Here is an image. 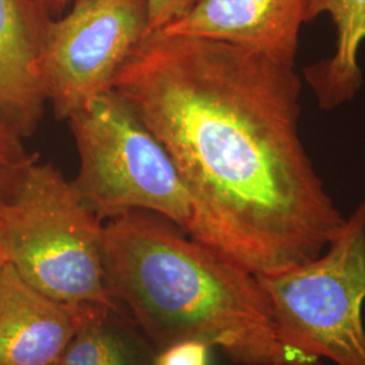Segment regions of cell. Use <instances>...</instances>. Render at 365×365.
Returning a JSON list of instances; mask_svg holds the SVG:
<instances>
[{
    "mask_svg": "<svg viewBox=\"0 0 365 365\" xmlns=\"http://www.w3.org/2000/svg\"><path fill=\"white\" fill-rule=\"evenodd\" d=\"M29 163V161H27ZM26 163V164H27ZM24 164V165H26ZM6 167V168H0V202L1 199L4 197V195L7 194V191L10 190L11 184H13L18 172L21 170V168L24 167Z\"/></svg>",
    "mask_w": 365,
    "mask_h": 365,
    "instance_id": "15",
    "label": "cell"
},
{
    "mask_svg": "<svg viewBox=\"0 0 365 365\" xmlns=\"http://www.w3.org/2000/svg\"><path fill=\"white\" fill-rule=\"evenodd\" d=\"M256 277L286 345L336 365H365V197L321 256Z\"/></svg>",
    "mask_w": 365,
    "mask_h": 365,
    "instance_id": "5",
    "label": "cell"
},
{
    "mask_svg": "<svg viewBox=\"0 0 365 365\" xmlns=\"http://www.w3.org/2000/svg\"><path fill=\"white\" fill-rule=\"evenodd\" d=\"M102 221L49 163L31 158L0 202V249L19 274L73 307L117 306L106 286Z\"/></svg>",
    "mask_w": 365,
    "mask_h": 365,
    "instance_id": "3",
    "label": "cell"
},
{
    "mask_svg": "<svg viewBox=\"0 0 365 365\" xmlns=\"http://www.w3.org/2000/svg\"><path fill=\"white\" fill-rule=\"evenodd\" d=\"M75 0H38L39 4L48 11V13H61L66 7L68 3Z\"/></svg>",
    "mask_w": 365,
    "mask_h": 365,
    "instance_id": "16",
    "label": "cell"
},
{
    "mask_svg": "<svg viewBox=\"0 0 365 365\" xmlns=\"http://www.w3.org/2000/svg\"><path fill=\"white\" fill-rule=\"evenodd\" d=\"M31 158L22 145V137L0 115V168L21 167Z\"/></svg>",
    "mask_w": 365,
    "mask_h": 365,
    "instance_id": "14",
    "label": "cell"
},
{
    "mask_svg": "<svg viewBox=\"0 0 365 365\" xmlns=\"http://www.w3.org/2000/svg\"><path fill=\"white\" fill-rule=\"evenodd\" d=\"M51 22L38 0H0V115L22 138L37 129L46 103L39 56Z\"/></svg>",
    "mask_w": 365,
    "mask_h": 365,
    "instance_id": "9",
    "label": "cell"
},
{
    "mask_svg": "<svg viewBox=\"0 0 365 365\" xmlns=\"http://www.w3.org/2000/svg\"><path fill=\"white\" fill-rule=\"evenodd\" d=\"M146 0H75L48 27L39 56L46 102L68 119L114 90L122 68L148 37Z\"/></svg>",
    "mask_w": 365,
    "mask_h": 365,
    "instance_id": "6",
    "label": "cell"
},
{
    "mask_svg": "<svg viewBox=\"0 0 365 365\" xmlns=\"http://www.w3.org/2000/svg\"><path fill=\"white\" fill-rule=\"evenodd\" d=\"M6 261V259H4V256H3V253H1V249H0V265L3 264Z\"/></svg>",
    "mask_w": 365,
    "mask_h": 365,
    "instance_id": "17",
    "label": "cell"
},
{
    "mask_svg": "<svg viewBox=\"0 0 365 365\" xmlns=\"http://www.w3.org/2000/svg\"><path fill=\"white\" fill-rule=\"evenodd\" d=\"M78 307L49 298L4 261L0 265V365L57 364L78 327Z\"/></svg>",
    "mask_w": 365,
    "mask_h": 365,
    "instance_id": "8",
    "label": "cell"
},
{
    "mask_svg": "<svg viewBox=\"0 0 365 365\" xmlns=\"http://www.w3.org/2000/svg\"><path fill=\"white\" fill-rule=\"evenodd\" d=\"M114 90L170 152L191 196L187 235L255 276L314 260L345 220L299 133L302 80L241 46L149 34Z\"/></svg>",
    "mask_w": 365,
    "mask_h": 365,
    "instance_id": "1",
    "label": "cell"
},
{
    "mask_svg": "<svg viewBox=\"0 0 365 365\" xmlns=\"http://www.w3.org/2000/svg\"><path fill=\"white\" fill-rule=\"evenodd\" d=\"M103 267L111 298L157 352L199 339L237 364L322 365L282 341L255 274L161 217L133 211L105 222Z\"/></svg>",
    "mask_w": 365,
    "mask_h": 365,
    "instance_id": "2",
    "label": "cell"
},
{
    "mask_svg": "<svg viewBox=\"0 0 365 365\" xmlns=\"http://www.w3.org/2000/svg\"><path fill=\"white\" fill-rule=\"evenodd\" d=\"M78 156L72 180L83 202L108 221L155 214L187 235L191 196L170 152L115 90L68 118Z\"/></svg>",
    "mask_w": 365,
    "mask_h": 365,
    "instance_id": "4",
    "label": "cell"
},
{
    "mask_svg": "<svg viewBox=\"0 0 365 365\" xmlns=\"http://www.w3.org/2000/svg\"><path fill=\"white\" fill-rule=\"evenodd\" d=\"M306 0H197L165 34L215 39L295 66Z\"/></svg>",
    "mask_w": 365,
    "mask_h": 365,
    "instance_id": "7",
    "label": "cell"
},
{
    "mask_svg": "<svg viewBox=\"0 0 365 365\" xmlns=\"http://www.w3.org/2000/svg\"><path fill=\"white\" fill-rule=\"evenodd\" d=\"M211 345L199 339H184L156 352L152 365H211Z\"/></svg>",
    "mask_w": 365,
    "mask_h": 365,
    "instance_id": "12",
    "label": "cell"
},
{
    "mask_svg": "<svg viewBox=\"0 0 365 365\" xmlns=\"http://www.w3.org/2000/svg\"><path fill=\"white\" fill-rule=\"evenodd\" d=\"M327 14L336 27V51L331 57L304 69L318 105L333 110L349 103L363 87L359 49L365 41V0H306L304 22Z\"/></svg>",
    "mask_w": 365,
    "mask_h": 365,
    "instance_id": "10",
    "label": "cell"
},
{
    "mask_svg": "<svg viewBox=\"0 0 365 365\" xmlns=\"http://www.w3.org/2000/svg\"><path fill=\"white\" fill-rule=\"evenodd\" d=\"M56 365H57V364H56Z\"/></svg>",
    "mask_w": 365,
    "mask_h": 365,
    "instance_id": "18",
    "label": "cell"
},
{
    "mask_svg": "<svg viewBox=\"0 0 365 365\" xmlns=\"http://www.w3.org/2000/svg\"><path fill=\"white\" fill-rule=\"evenodd\" d=\"M197 0H146L148 34L161 31L190 13Z\"/></svg>",
    "mask_w": 365,
    "mask_h": 365,
    "instance_id": "13",
    "label": "cell"
},
{
    "mask_svg": "<svg viewBox=\"0 0 365 365\" xmlns=\"http://www.w3.org/2000/svg\"><path fill=\"white\" fill-rule=\"evenodd\" d=\"M156 352L119 304H86L57 365H152Z\"/></svg>",
    "mask_w": 365,
    "mask_h": 365,
    "instance_id": "11",
    "label": "cell"
}]
</instances>
